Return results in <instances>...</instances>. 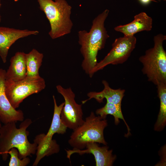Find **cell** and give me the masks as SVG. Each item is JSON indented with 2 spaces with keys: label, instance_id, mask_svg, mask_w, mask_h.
Listing matches in <instances>:
<instances>
[{
  "label": "cell",
  "instance_id": "6da1fadb",
  "mask_svg": "<svg viewBox=\"0 0 166 166\" xmlns=\"http://www.w3.org/2000/svg\"><path fill=\"white\" fill-rule=\"evenodd\" d=\"M109 12V10L106 9L96 17L89 32L83 30L78 32L80 51L83 57L81 66L90 77L93 76V71L97 63L98 52L104 48L109 37L105 27V22Z\"/></svg>",
  "mask_w": 166,
  "mask_h": 166
},
{
  "label": "cell",
  "instance_id": "7a4b0ae2",
  "mask_svg": "<svg viewBox=\"0 0 166 166\" xmlns=\"http://www.w3.org/2000/svg\"><path fill=\"white\" fill-rule=\"evenodd\" d=\"M16 122H11L2 125L0 129V155L3 160H6L8 152L12 148H16L18 151V157L22 159L36 153L37 144L30 143L27 136L29 132L27 128L32 121L26 119L21 123L17 128Z\"/></svg>",
  "mask_w": 166,
  "mask_h": 166
},
{
  "label": "cell",
  "instance_id": "3957f363",
  "mask_svg": "<svg viewBox=\"0 0 166 166\" xmlns=\"http://www.w3.org/2000/svg\"><path fill=\"white\" fill-rule=\"evenodd\" d=\"M166 36L159 34L153 38L154 46L140 56L139 61L142 64V71L148 81L156 85L166 83V52L163 47Z\"/></svg>",
  "mask_w": 166,
  "mask_h": 166
},
{
  "label": "cell",
  "instance_id": "277c9868",
  "mask_svg": "<svg viewBox=\"0 0 166 166\" xmlns=\"http://www.w3.org/2000/svg\"><path fill=\"white\" fill-rule=\"evenodd\" d=\"M41 10L48 20L49 34L55 39L69 34L73 26L70 19L72 7L66 0H37Z\"/></svg>",
  "mask_w": 166,
  "mask_h": 166
},
{
  "label": "cell",
  "instance_id": "5b68a950",
  "mask_svg": "<svg viewBox=\"0 0 166 166\" xmlns=\"http://www.w3.org/2000/svg\"><path fill=\"white\" fill-rule=\"evenodd\" d=\"M108 126L107 120L91 112L83 123L73 130L68 140L73 149H83L89 143L95 142L107 145L104 131Z\"/></svg>",
  "mask_w": 166,
  "mask_h": 166
},
{
  "label": "cell",
  "instance_id": "8992f818",
  "mask_svg": "<svg viewBox=\"0 0 166 166\" xmlns=\"http://www.w3.org/2000/svg\"><path fill=\"white\" fill-rule=\"evenodd\" d=\"M45 86L44 79L40 76L34 77H26L16 82L6 80L5 91L10 104L16 109L24 99L32 94L41 92Z\"/></svg>",
  "mask_w": 166,
  "mask_h": 166
},
{
  "label": "cell",
  "instance_id": "52a82bcc",
  "mask_svg": "<svg viewBox=\"0 0 166 166\" xmlns=\"http://www.w3.org/2000/svg\"><path fill=\"white\" fill-rule=\"evenodd\" d=\"M136 39L134 36H125L116 38L112 48L105 57L97 63L93 71V74L109 65H116L125 62L135 48Z\"/></svg>",
  "mask_w": 166,
  "mask_h": 166
},
{
  "label": "cell",
  "instance_id": "ba28073f",
  "mask_svg": "<svg viewBox=\"0 0 166 166\" xmlns=\"http://www.w3.org/2000/svg\"><path fill=\"white\" fill-rule=\"evenodd\" d=\"M56 89L65 100L61 113V121L67 128L73 130L84 122L82 104H79L76 102L75 94L71 88H65L58 85Z\"/></svg>",
  "mask_w": 166,
  "mask_h": 166
},
{
  "label": "cell",
  "instance_id": "9c48e42d",
  "mask_svg": "<svg viewBox=\"0 0 166 166\" xmlns=\"http://www.w3.org/2000/svg\"><path fill=\"white\" fill-rule=\"evenodd\" d=\"M85 149L66 150L67 157L70 160L71 156L74 153L82 155L85 154H91L94 157L96 166H111L116 159V156L112 154L113 150H109L105 145L100 147L97 143H88Z\"/></svg>",
  "mask_w": 166,
  "mask_h": 166
},
{
  "label": "cell",
  "instance_id": "30bf717a",
  "mask_svg": "<svg viewBox=\"0 0 166 166\" xmlns=\"http://www.w3.org/2000/svg\"><path fill=\"white\" fill-rule=\"evenodd\" d=\"M6 71L0 69V119L4 124L24 120V113L21 110H16L10 104L6 94L5 83Z\"/></svg>",
  "mask_w": 166,
  "mask_h": 166
},
{
  "label": "cell",
  "instance_id": "8fae6325",
  "mask_svg": "<svg viewBox=\"0 0 166 166\" xmlns=\"http://www.w3.org/2000/svg\"><path fill=\"white\" fill-rule=\"evenodd\" d=\"M38 33L37 30H21L0 26V57L3 62L5 63L6 62L9 50L18 40Z\"/></svg>",
  "mask_w": 166,
  "mask_h": 166
},
{
  "label": "cell",
  "instance_id": "7c38bea8",
  "mask_svg": "<svg viewBox=\"0 0 166 166\" xmlns=\"http://www.w3.org/2000/svg\"><path fill=\"white\" fill-rule=\"evenodd\" d=\"M152 18L145 12H141L134 16L131 22L115 27L114 29L124 35L131 36L143 31H150L152 27Z\"/></svg>",
  "mask_w": 166,
  "mask_h": 166
},
{
  "label": "cell",
  "instance_id": "4fadbf2b",
  "mask_svg": "<svg viewBox=\"0 0 166 166\" xmlns=\"http://www.w3.org/2000/svg\"><path fill=\"white\" fill-rule=\"evenodd\" d=\"M104 88L100 92H90L87 94L88 98L82 101V104L88 101L94 99L98 102H102L104 99L107 102L113 103L121 108V101L124 96L125 90L120 88L114 89L111 88L108 83L105 80L102 81Z\"/></svg>",
  "mask_w": 166,
  "mask_h": 166
},
{
  "label": "cell",
  "instance_id": "5bb4252c",
  "mask_svg": "<svg viewBox=\"0 0 166 166\" xmlns=\"http://www.w3.org/2000/svg\"><path fill=\"white\" fill-rule=\"evenodd\" d=\"M10 65L6 71V80L16 82L22 80L26 77V53L18 52L10 59Z\"/></svg>",
  "mask_w": 166,
  "mask_h": 166
},
{
  "label": "cell",
  "instance_id": "9a60e30c",
  "mask_svg": "<svg viewBox=\"0 0 166 166\" xmlns=\"http://www.w3.org/2000/svg\"><path fill=\"white\" fill-rule=\"evenodd\" d=\"M45 133L36 136L34 140L37 144L36 158L33 166H37L42 159L45 156L58 153L60 150L59 145L56 140H46L44 138Z\"/></svg>",
  "mask_w": 166,
  "mask_h": 166
},
{
  "label": "cell",
  "instance_id": "2e32d148",
  "mask_svg": "<svg viewBox=\"0 0 166 166\" xmlns=\"http://www.w3.org/2000/svg\"><path fill=\"white\" fill-rule=\"evenodd\" d=\"M53 98L54 103V112L53 119L49 128L44 138L46 140L52 139L53 135L55 133L63 134L66 132L67 127L63 123L61 118V113L64 105V102L59 105L57 104L54 95Z\"/></svg>",
  "mask_w": 166,
  "mask_h": 166
},
{
  "label": "cell",
  "instance_id": "e0dca14e",
  "mask_svg": "<svg viewBox=\"0 0 166 166\" xmlns=\"http://www.w3.org/2000/svg\"><path fill=\"white\" fill-rule=\"evenodd\" d=\"M156 87L160 103L159 112L154 129L159 131L162 130L166 124V83H160L156 85Z\"/></svg>",
  "mask_w": 166,
  "mask_h": 166
},
{
  "label": "cell",
  "instance_id": "ac0fdd59",
  "mask_svg": "<svg viewBox=\"0 0 166 166\" xmlns=\"http://www.w3.org/2000/svg\"><path fill=\"white\" fill-rule=\"evenodd\" d=\"M43 57V53L34 49L29 53H26V77H34L40 76L39 70L42 65Z\"/></svg>",
  "mask_w": 166,
  "mask_h": 166
},
{
  "label": "cell",
  "instance_id": "d6986e66",
  "mask_svg": "<svg viewBox=\"0 0 166 166\" xmlns=\"http://www.w3.org/2000/svg\"><path fill=\"white\" fill-rule=\"evenodd\" d=\"M96 113L103 119H106L108 115L113 116L114 117V122L116 125L119 123V119L123 120L128 129V132L126 136H128L129 134H130V129L124 119L122 112L121 108L118 107L115 104L107 102L103 107L97 109L96 110Z\"/></svg>",
  "mask_w": 166,
  "mask_h": 166
},
{
  "label": "cell",
  "instance_id": "ffe728a7",
  "mask_svg": "<svg viewBox=\"0 0 166 166\" xmlns=\"http://www.w3.org/2000/svg\"><path fill=\"white\" fill-rule=\"evenodd\" d=\"M8 153L10 156L9 166H26L30 162V158L27 157L20 159L18 157V150L16 148H11Z\"/></svg>",
  "mask_w": 166,
  "mask_h": 166
},
{
  "label": "cell",
  "instance_id": "44dd1931",
  "mask_svg": "<svg viewBox=\"0 0 166 166\" xmlns=\"http://www.w3.org/2000/svg\"><path fill=\"white\" fill-rule=\"evenodd\" d=\"M142 5L146 6L152 2H157L156 0H138Z\"/></svg>",
  "mask_w": 166,
  "mask_h": 166
},
{
  "label": "cell",
  "instance_id": "7402d4cb",
  "mask_svg": "<svg viewBox=\"0 0 166 166\" xmlns=\"http://www.w3.org/2000/svg\"><path fill=\"white\" fill-rule=\"evenodd\" d=\"M1 5L2 4L1 3V0H0V9L1 6ZM1 16H0V22H1Z\"/></svg>",
  "mask_w": 166,
  "mask_h": 166
},
{
  "label": "cell",
  "instance_id": "603a6c76",
  "mask_svg": "<svg viewBox=\"0 0 166 166\" xmlns=\"http://www.w3.org/2000/svg\"><path fill=\"white\" fill-rule=\"evenodd\" d=\"M1 123H2V122H1V121L0 119V129L1 128V127L2 126Z\"/></svg>",
  "mask_w": 166,
  "mask_h": 166
},
{
  "label": "cell",
  "instance_id": "cb8c5ba5",
  "mask_svg": "<svg viewBox=\"0 0 166 166\" xmlns=\"http://www.w3.org/2000/svg\"><path fill=\"white\" fill-rule=\"evenodd\" d=\"M156 0H157L158 1H162V0H163L164 1H166V0H156Z\"/></svg>",
  "mask_w": 166,
  "mask_h": 166
}]
</instances>
